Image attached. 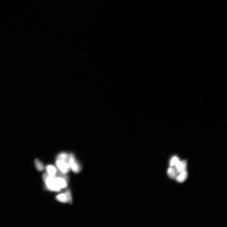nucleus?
Returning a JSON list of instances; mask_svg holds the SVG:
<instances>
[{"label": "nucleus", "instance_id": "6e6552de", "mask_svg": "<svg viewBox=\"0 0 227 227\" xmlns=\"http://www.w3.org/2000/svg\"><path fill=\"white\" fill-rule=\"evenodd\" d=\"M176 178V181L179 183H182L185 181L188 176L187 171L185 170L179 174Z\"/></svg>", "mask_w": 227, "mask_h": 227}, {"label": "nucleus", "instance_id": "9d476101", "mask_svg": "<svg viewBox=\"0 0 227 227\" xmlns=\"http://www.w3.org/2000/svg\"><path fill=\"white\" fill-rule=\"evenodd\" d=\"M55 198L58 201L63 203H68L65 195L64 193H61L58 194L55 197Z\"/></svg>", "mask_w": 227, "mask_h": 227}, {"label": "nucleus", "instance_id": "f03ea898", "mask_svg": "<svg viewBox=\"0 0 227 227\" xmlns=\"http://www.w3.org/2000/svg\"><path fill=\"white\" fill-rule=\"evenodd\" d=\"M68 164L71 170L75 173H79L82 169L81 164L76 159L73 153L69 154Z\"/></svg>", "mask_w": 227, "mask_h": 227}, {"label": "nucleus", "instance_id": "f8f14e48", "mask_svg": "<svg viewBox=\"0 0 227 227\" xmlns=\"http://www.w3.org/2000/svg\"><path fill=\"white\" fill-rule=\"evenodd\" d=\"M34 162L36 167L38 170L39 171H42L44 170V165L39 159H36L35 160Z\"/></svg>", "mask_w": 227, "mask_h": 227}, {"label": "nucleus", "instance_id": "39448f33", "mask_svg": "<svg viewBox=\"0 0 227 227\" xmlns=\"http://www.w3.org/2000/svg\"><path fill=\"white\" fill-rule=\"evenodd\" d=\"M187 162L185 160L179 161L175 166V168L178 173L179 174L186 170L187 168Z\"/></svg>", "mask_w": 227, "mask_h": 227}, {"label": "nucleus", "instance_id": "f257e3e1", "mask_svg": "<svg viewBox=\"0 0 227 227\" xmlns=\"http://www.w3.org/2000/svg\"><path fill=\"white\" fill-rule=\"evenodd\" d=\"M43 181L45 184L46 190L51 191L60 192L62 189L58 187L55 181V177L49 176L47 173H44L42 176Z\"/></svg>", "mask_w": 227, "mask_h": 227}, {"label": "nucleus", "instance_id": "1a4fd4ad", "mask_svg": "<svg viewBox=\"0 0 227 227\" xmlns=\"http://www.w3.org/2000/svg\"><path fill=\"white\" fill-rule=\"evenodd\" d=\"M174 167H170L167 170L168 175L172 179H176L178 174L175 168Z\"/></svg>", "mask_w": 227, "mask_h": 227}, {"label": "nucleus", "instance_id": "423d86ee", "mask_svg": "<svg viewBox=\"0 0 227 227\" xmlns=\"http://www.w3.org/2000/svg\"><path fill=\"white\" fill-rule=\"evenodd\" d=\"M46 170L49 176L55 177L57 171V168L52 165H48L46 167Z\"/></svg>", "mask_w": 227, "mask_h": 227}, {"label": "nucleus", "instance_id": "7ed1b4c3", "mask_svg": "<svg viewBox=\"0 0 227 227\" xmlns=\"http://www.w3.org/2000/svg\"><path fill=\"white\" fill-rule=\"evenodd\" d=\"M55 164L58 169L64 174H68L71 170L67 162L62 161L56 160Z\"/></svg>", "mask_w": 227, "mask_h": 227}, {"label": "nucleus", "instance_id": "ddd939ff", "mask_svg": "<svg viewBox=\"0 0 227 227\" xmlns=\"http://www.w3.org/2000/svg\"><path fill=\"white\" fill-rule=\"evenodd\" d=\"M180 161L179 159L177 156H174L171 159L170 162V167H174Z\"/></svg>", "mask_w": 227, "mask_h": 227}, {"label": "nucleus", "instance_id": "9b49d317", "mask_svg": "<svg viewBox=\"0 0 227 227\" xmlns=\"http://www.w3.org/2000/svg\"><path fill=\"white\" fill-rule=\"evenodd\" d=\"M64 194L65 195L68 203L69 204L71 205L73 203V199L72 195L70 189H68L64 192Z\"/></svg>", "mask_w": 227, "mask_h": 227}, {"label": "nucleus", "instance_id": "20e7f679", "mask_svg": "<svg viewBox=\"0 0 227 227\" xmlns=\"http://www.w3.org/2000/svg\"><path fill=\"white\" fill-rule=\"evenodd\" d=\"M55 181L58 187L62 190L68 187V182L62 178L55 177Z\"/></svg>", "mask_w": 227, "mask_h": 227}, {"label": "nucleus", "instance_id": "0eeeda50", "mask_svg": "<svg viewBox=\"0 0 227 227\" xmlns=\"http://www.w3.org/2000/svg\"><path fill=\"white\" fill-rule=\"evenodd\" d=\"M69 154L65 152H61L57 156L56 160H60L65 162L68 163Z\"/></svg>", "mask_w": 227, "mask_h": 227}]
</instances>
